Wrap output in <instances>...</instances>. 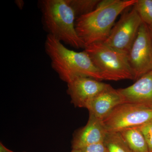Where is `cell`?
<instances>
[{"instance_id":"5b68a950","label":"cell","mask_w":152,"mask_h":152,"mask_svg":"<svg viewBox=\"0 0 152 152\" xmlns=\"http://www.w3.org/2000/svg\"><path fill=\"white\" fill-rule=\"evenodd\" d=\"M152 121V104L125 103L117 106L103 120L108 132L121 131L142 126Z\"/></svg>"},{"instance_id":"5bb4252c","label":"cell","mask_w":152,"mask_h":152,"mask_svg":"<svg viewBox=\"0 0 152 152\" xmlns=\"http://www.w3.org/2000/svg\"><path fill=\"white\" fill-rule=\"evenodd\" d=\"M76 15L79 17L92 12L100 1L99 0H68Z\"/></svg>"},{"instance_id":"6da1fadb","label":"cell","mask_w":152,"mask_h":152,"mask_svg":"<svg viewBox=\"0 0 152 152\" xmlns=\"http://www.w3.org/2000/svg\"><path fill=\"white\" fill-rule=\"evenodd\" d=\"M137 1H100L92 12L79 17L76 20V29L85 47L94 43L104 42L118 16Z\"/></svg>"},{"instance_id":"277c9868","label":"cell","mask_w":152,"mask_h":152,"mask_svg":"<svg viewBox=\"0 0 152 152\" xmlns=\"http://www.w3.org/2000/svg\"><path fill=\"white\" fill-rule=\"evenodd\" d=\"M85 51L101 71L104 80H135L126 54L117 50L104 42L89 45L85 47Z\"/></svg>"},{"instance_id":"7402d4cb","label":"cell","mask_w":152,"mask_h":152,"mask_svg":"<svg viewBox=\"0 0 152 152\" xmlns=\"http://www.w3.org/2000/svg\"></svg>"},{"instance_id":"30bf717a","label":"cell","mask_w":152,"mask_h":152,"mask_svg":"<svg viewBox=\"0 0 152 152\" xmlns=\"http://www.w3.org/2000/svg\"><path fill=\"white\" fill-rule=\"evenodd\" d=\"M123 103L124 99L118 89L109 85L89 103L86 108L90 114L102 121L117 106Z\"/></svg>"},{"instance_id":"2e32d148","label":"cell","mask_w":152,"mask_h":152,"mask_svg":"<svg viewBox=\"0 0 152 152\" xmlns=\"http://www.w3.org/2000/svg\"><path fill=\"white\" fill-rule=\"evenodd\" d=\"M138 127L145 139L149 152H152V121Z\"/></svg>"},{"instance_id":"7c38bea8","label":"cell","mask_w":152,"mask_h":152,"mask_svg":"<svg viewBox=\"0 0 152 152\" xmlns=\"http://www.w3.org/2000/svg\"><path fill=\"white\" fill-rule=\"evenodd\" d=\"M119 132L133 152H149L145 137L138 127L128 128Z\"/></svg>"},{"instance_id":"e0dca14e","label":"cell","mask_w":152,"mask_h":152,"mask_svg":"<svg viewBox=\"0 0 152 152\" xmlns=\"http://www.w3.org/2000/svg\"><path fill=\"white\" fill-rule=\"evenodd\" d=\"M80 150L83 152H108L104 142L93 144Z\"/></svg>"},{"instance_id":"ba28073f","label":"cell","mask_w":152,"mask_h":152,"mask_svg":"<svg viewBox=\"0 0 152 152\" xmlns=\"http://www.w3.org/2000/svg\"><path fill=\"white\" fill-rule=\"evenodd\" d=\"M67 92L75 107L86 108L89 103L109 84L85 76L76 77L67 83Z\"/></svg>"},{"instance_id":"9a60e30c","label":"cell","mask_w":152,"mask_h":152,"mask_svg":"<svg viewBox=\"0 0 152 152\" xmlns=\"http://www.w3.org/2000/svg\"><path fill=\"white\" fill-rule=\"evenodd\" d=\"M134 8L148 26L152 25V0H138Z\"/></svg>"},{"instance_id":"8fae6325","label":"cell","mask_w":152,"mask_h":152,"mask_svg":"<svg viewBox=\"0 0 152 152\" xmlns=\"http://www.w3.org/2000/svg\"><path fill=\"white\" fill-rule=\"evenodd\" d=\"M118 91L124 103L152 104V71L142 76L132 86Z\"/></svg>"},{"instance_id":"7a4b0ae2","label":"cell","mask_w":152,"mask_h":152,"mask_svg":"<svg viewBox=\"0 0 152 152\" xmlns=\"http://www.w3.org/2000/svg\"><path fill=\"white\" fill-rule=\"evenodd\" d=\"M45 50L50 59L52 68L60 78L67 83L80 76L89 77L99 81L104 80L101 71L85 50L77 52L70 50L50 34L47 37Z\"/></svg>"},{"instance_id":"44dd1931","label":"cell","mask_w":152,"mask_h":152,"mask_svg":"<svg viewBox=\"0 0 152 152\" xmlns=\"http://www.w3.org/2000/svg\"><path fill=\"white\" fill-rule=\"evenodd\" d=\"M71 152H83L80 149H72V151Z\"/></svg>"},{"instance_id":"d6986e66","label":"cell","mask_w":152,"mask_h":152,"mask_svg":"<svg viewBox=\"0 0 152 152\" xmlns=\"http://www.w3.org/2000/svg\"><path fill=\"white\" fill-rule=\"evenodd\" d=\"M15 3L19 9H23V7L24 6V2L23 1H20V0L16 1Z\"/></svg>"},{"instance_id":"ac0fdd59","label":"cell","mask_w":152,"mask_h":152,"mask_svg":"<svg viewBox=\"0 0 152 152\" xmlns=\"http://www.w3.org/2000/svg\"><path fill=\"white\" fill-rule=\"evenodd\" d=\"M0 152H15L6 148L2 143H0Z\"/></svg>"},{"instance_id":"8992f818","label":"cell","mask_w":152,"mask_h":152,"mask_svg":"<svg viewBox=\"0 0 152 152\" xmlns=\"http://www.w3.org/2000/svg\"><path fill=\"white\" fill-rule=\"evenodd\" d=\"M142 21L134 8L123 14L113 27L104 43L128 54L135 40Z\"/></svg>"},{"instance_id":"3957f363","label":"cell","mask_w":152,"mask_h":152,"mask_svg":"<svg viewBox=\"0 0 152 152\" xmlns=\"http://www.w3.org/2000/svg\"><path fill=\"white\" fill-rule=\"evenodd\" d=\"M41 6L49 34L75 48L85 49L76 31L75 14L68 0H44Z\"/></svg>"},{"instance_id":"ffe728a7","label":"cell","mask_w":152,"mask_h":152,"mask_svg":"<svg viewBox=\"0 0 152 152\" xmlns=\"http://www.w3.org/2000/svg\"><path fill=\"white\" fill-rule=\"evenodd\" d=\"M148 26L149 29L152 42V25H151V26Z\"/></svg>"},{"instance_id":"9c48e42d","label":"cell","mask_w":152,"mask_h":152,"mask_svg":"<svg viewBox=\"0 0 152 152\" xmlns=\"http://www.w3.org/2000/svg\"><path fill=\"white\" fill-rule=\"evenodd\" d=\"M107 133L102 121L89 114L86 125L74 134L72 148L73 149H81L93 144L103 142Z\"/></svg>"},{"instance_id":"52a82bcc","label":"cell","mask_w":152,"mask_h":152,"mask_svg":"<svg viewBox=\"0 0 152 152\" xmlns=\"http://www.w3.org/2000/svg\"><path fill=\"white\" fill-rule=\"evenodd\" d=\"M135 80L152 71V42L148 25L143 23L127 54Z\"/></svg>"},{"instance_id":"4fadbf2b","label":"cell","mask_w":152,"mask_h":152,"mask_svg":"<svg viewBox=\"0 0 152 152\" xmlns=\"http://www.w3.org/2000/svg\"><path fill=\"white\" fill-rule=\"evenodd\" d=\"M104 142L108 152H133L119 132H107Z\"/></svg>"}]
</instances>
